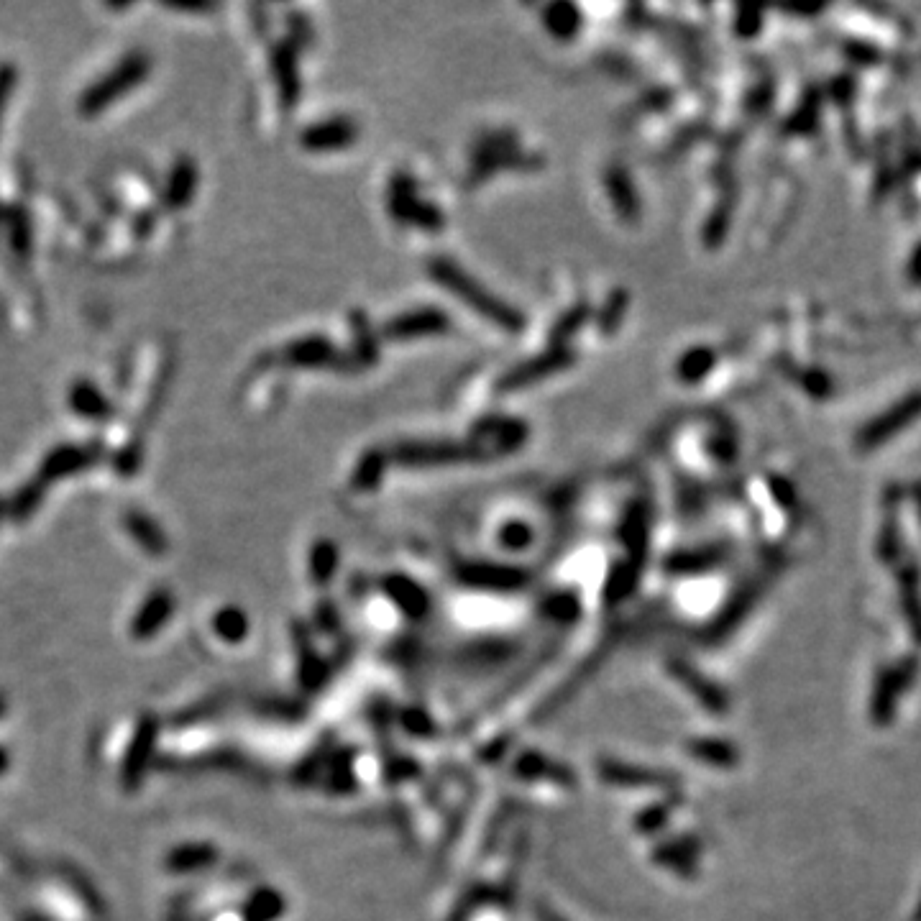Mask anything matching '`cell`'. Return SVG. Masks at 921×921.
I'll return each mask as SVG.
<instances>
[{
    "label": "cell",
    "instance_id": "6da1fadb",
    "mask_svg": "<svg viewBox=\"0 0 921 921\" xmlns=\"http://www.w3.org/2000/svg\"><path fill=\"white\" fill-rule=\"evenodd\" d=\"M149 70V54L131 52L128 57H123L108 75L100 77L95 85L87 87L80 98V113H85V116L103 113L105 108H111L121 95L131 93L134 87H139L141 82L146 80V75H149Z\"/></svg>",
    "mask_w": 921,
    "mask_h": 921
},
{
    "label": "cell",
    "instance_id": "7a4b0ae2",
    "mask_svg": "<svg viewBox=\"0 0 921 921\" xmlns=\"http://www.w3.org/2000/svg\"><path fill=\"white\" fill-rule=\"evenodd\" d=\"M919 415H921V392H914V394H909V397H904L901 402H896V405H893L888 412H883V415L870 420V423L860 430L858 448L870 451V448L881 446V443H888L893 435L901 433V430H904L906 425L914 423Z\"/></svg>",
    "mask_w": 921,
    "mask_h": 921
},
{
    "label": "cell",
    "instance_id": "3957f363",
    "mask_svg": "<svg viewBox=\"0 0 921 921\" xmlns=\"http://www.w3.org/2000/svg\"><path fill=\"white\" fill-rule=\"evenodd\" d=\"M98 458V446H77V443H72V446H59L44 458V464L39 466V479L36 481H39V484H47V481L77 474V471L93 466Z\"/></svg>",
    "mask_w": 921,
    "mask_h": 921
},
{
    "label": "cell",
    "instance_id": "277c9868",
    "mask_svg": "<svg viewBox=\"0 0 921 921\" xmlns=\"http://www.w3.org/2000/svg\"><path fill=\"white\" fill-rule=\"evenodd\" d=\"M70 407L85 420H108L113 415V407L103 392L93 382L80 379L70 389Z\"/></svg>",
    "mask_w": 921,
    "mask_h": 921
},
{
    "label": "cell",
    "instance_id": "5b68a950",
    "mask_svg": "<svg viewBox=\"0 0 921 921\" xmlns=\"http://www.w3.org/2000/svg\"><path fill=\"white\" fill-rule=\"evenodd\" d=\"M197 185V169L190 159H180L169 172L167 190H164V200L169 208H185L190 203L192 192Z\"/></svg>",
    "mask_w": 921,
    "mask_h": 921
},
{
    "label": "cell",
    "instance_id": "8992f818",
    "mask_svg": "<svg viewBox=\"0 0 921 921\" xmlns=\"http://www.w3.org/2000/svg\"><path fill=\"white\" fill-rule=\"evenodd\" d=\"M18 72L11 62L0 64V118L6 113V105L13 95V87H16Z\"/></svg>",
    "mask_w": 921,
    "mask_h": 921
}]
</instances>
